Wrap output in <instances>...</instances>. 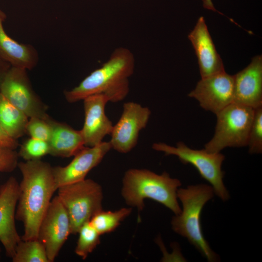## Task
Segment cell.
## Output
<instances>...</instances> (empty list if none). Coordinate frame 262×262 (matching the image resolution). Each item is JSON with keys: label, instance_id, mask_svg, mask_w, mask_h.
I'll return each instance as SVG.
<instances>
[{"label": "cell", "instance_id": "7a4b0ae2", "mask_svg": "<svg viewBox=\"0 0 262 262\" xmlns=\"http://www.w3.org/2000/svg\"><path fill=\"white\" fill-rule=\"evenodd\" d=\"M135 59L128 49H115L109 60L92 71L78 85L65 91L66 100L74 103L91 95L102 94L109 101L124 99L129 92V78L134 72Z\"/></svg>", "mask_w": 262, "mask_h": 262}, {"label": "cell", "instance_id": "9c48e42d", "mask_svg": "<svg viewBox=\"0 0 262 262\" xmlns=\"http://www.w3.org/2000/svg\"><path fill=\"white\" fill-rule=\"evenodd\" d=\"M70 234L68 214L58 196H55L41 221L37 236L46 249L49 262L55 260Z\"/></svg>", "mask_w": 262, "mask_h": 262}, {"label": "cell", "instance_id": "d4e9b609", "mask_svg": "<svg viewBox=\"0 0 262 262\" xmlns=\"http://www.w3.org/2000/svg\"><path fill=\"white\" fill-rule=\"evenodd\" d=\"M37 117L29 118L26 127V133L30 137L48 142L49 139L51 127L49 120Z\"/></svg>", "mask_w": 262, "mask_h": 262}, {"label": "cell", "instance_id": "d6986e66", "mask_svg": "<svg viewBox=\"0 0 262 262\" xmlns=\"http://www.w3.org/2000/svg\"><path fill=\"white\" fill-rule=\"evenodd\" d=\"M29 117L0 92V125L11 138L17 140L26 133Z\"/></svg>", "mask_w": 262, "mask_h": 262}, {"label": "cell", "instance_id": "7402d4cb", "mask_svg": "<svg viewBox=\"0 0 262 262\" xmlns=\"http://www.w3.org/2000/svg\"><path fill=\"white\" fill-rule=\"evenodd\" d=\"M78 233L79 238L75 252L82 259L85 260L99 244L100 235L89 221L85 222L81 226Z\"/></svg>", "mask_w": 262, "mask_h": 262}, {"label": "cell", "instance_id": "f1b7e54d", "mask_svg": "<svg viewBox=\"0 0 262 262\" xmlns=\"http://www.w3.org/2000/svg\"><path fill=\"white\" fill-rule=\"evenodd\" d=\"M203 7L208 10L214 12L218 11L215 8L212 0H202Z\"/></svg>", "mask_w": 262, "mask_h": 262}, {"label": "cell", "instance_id": "44dd1931", "mask_svg": "<svg viewBox=\"0 0 262 262\" xmlns=\"http://www.w3.org/2000/svg\"><path fill=\"white\" fill-rule=\"evenodd\" d=\"M12 260L13 262H49L46 249L38 239H21Z\"/></svg>", "mask_w": 262, "mask_h": 262}, {"label": "cell", "instance_id": "277c9868", "mask_svg": "<svg viewBox=\"0 0 262 262\" xmlns=\"http://www.w3.org/2000/svg\"><path fill=\"white\" fill-rule=\"evenodd\" d=\"M211 186L205 184L179 188L177 195L182 205L180 213L172 219L173 230L186 238L208 262H216L217 255L205 239L201 227L200 214L205 204L214 196Z\"/></svg>", "mask_w": 262, "mask_h": 262}, {"label": "cell", "instance_id": "4316f807", "mask_svg": "<svg viewBox=\"0 0 262 262\" xmlns=\"http://www.w3.org/2000/svg\"><path fill=\"white\" fill-rule=\"evenodd\" d=\"M18 146L17 140L10 137L0 125V146L15 149Z\"/></svg>", "mask_w": 262, "mask_h": 262}, {"label": "cell", "instance_id": "30bf717a", "mask_svg": "<svg viewBox=\"0 0 262 262\" xmlns=\"http://www.w3.org/2000/svg\"><path fill=\"white\" fill-rule=\"evenodd\" d=\"M150 114L148 108L139 103H124L121 116L110 134L112 148L123 153L131 150L137 143L140 131L147 124Z\"/></svg>", "mask_w": 262, "mask_h": 262}, {"label": "cell", "instance_id": "9a60e30c", "mask_svg": "<svg viewBox=\"0 0 262 262\" xmlns=\"http://www.w3.org/2000/svg\"><path fill=\"white\" fill-rule=\"evenodd\" d=\"M234 103L256 109L262 106V57H254L233 75Z\"/></svg>", "mask_w": 262, "mask_h": 262}, {"label": "cell", "instance_id": "83f0119b", "mask_svg": "<svg viewBox=\"0 0 262 262\" xmlns=\"http://www.w3.org/2000/svg\"><path fill=\"white\" fill-rule=\"evenodd\" d=\"M10 67L8 63L0 59V85L4 75Z\"/></svg>", "mask_w": 262, "mask_h": 262}, {"label": "cell", "instance_id": "cb8c5ba5", "mask_svg": "<svg viewBox=\"0 0 262 262\" xmlns=\"http://www.w3.org/2000/svg\"><path fill=\"white\" fill-rule=\"evenodd\" d=\"M246 146L251 154H260L262 152V106L255 109Z\"/></svg>", "mask_w": 262, "mask_h": 262}, {"label": "cell", "instance_id": "ba28073f", "mask_svg": "<svg viewBox=\"0 0 262 262\" xmlns=\"http://www.w3.org/2000/svg\"><path fill=\"white\" fill-rule=\"evenodd\" d=\"M0 92L29 118H50L47 106L32 88L27 69L11 66L2 80Z\"/></svg>", "mask_w": 262, "mask_h": 262}, {"label": "cell", "instance_id": "2e32d148", "mask_svg": "<svg viewBox=\"0 0 262 262\" xmlns=\"http://www.w3.org/2000/svg\"><path fill=\"white\" fill-rule=\"evenodd\" d=\"M188 38L197 58L201 78L225 71L203 16L198 18Z\"/></svg>", "mask_w": 262, "mask_h": 262}, {"label": "cell", "instance_id": "e0dca14e", "mask_svg": "<svg viewBox=\"0 0 262 262\" xmlns=\"http://www.w3.org/2000/svg\"><path fill=\"white\" fill-rule=\"evenodd\" d=\"M6 18V14L0 9V59L11 66L33 69L38 60L36 50L31 45L19 43L7 34L3 27Z\"/></svg>", "mask_w": 262, "mask_h": 262}, {"label": "cell", "instance_id": "3957f363", "mask_svg": "<svg viewBox=\"0 0 262 262\" xmlns=\"http://www.w3.org/2000/svg\"><path fill=\"white\" fill-rule=\"evenodd\" d=\"M121 194L126 203L139 211L144 200L150 198L168 208L175 215L180 213L177 195L180 181L166 172L159 175L147 169H130L123 177Z\"/></svg>", "mask_w": 262, "mask_h": 262}, {"label": "cell", "instance_id": "4fadbf2b", "mask_svg": "<svg viewBox=\"0 0 262 262\" xmlns=\"http://www.w3.org/2000/svg\"><path fill=\"white\" fill-rule=\"evenodd\" d=\"M18 195L19 183L14 177L0 186V242L6 256L11 258L21 240L15 224Z\"/></svg>", "mask_w": 262, "mask_h": 262}, {"label": "cell", "instance_id": "ac0fdd59", "mask_svg": "<svg viewBox=\"0 0 262 262\" xmlns=\"http://www.w3.org/2000/svg\"><path fill=\"white\" fill-rule=\"evenodd\" d=\"M51 132L48 144L49 154L57 157L74 156L84 146L81 130H74L66 124L49 120Z\"/></svg>", "mask_w": 262, "mask_h": 262}, {"label": "cell", "instance_id": "6da1fadb", "mask_svg": "<svg viewBox=\"0 0 262 262\" xmlns=\"http://www.w3.org/2000/svg\"><path fill=\"white\" fill-rule=\"evenodd\" d=\"M17 167L22 176L16 219L22 222L23 240L37 239L41 221L57 190L52 167L40 160L19 162Z\"/></svg>", "mask_w": 262, "mask_h": 262}, {"label": "cell", "instance_id": "ffe728a7", "mask_svg": "<svg viewBox=\"0 0 262 262\" xmlns=\"http://www.w3.org/2000/svg\"><path fill=\"white\" fill-rule=\"evenodd\" d=\"M131 211V208H122L115 211L101 209L89 222L100 235L109 233L114 230L130 214Z\"/></svg>", "mask_w": 262, "mask_h": 262}, {"label": "cell", "instance_id": "f546056e", "mask_svg": "<svg viewBox=\"0 0 262 262\" xmlns=\"http://www.w3.org/2000/svg\"><path fill=\"white\" fill-rule=\"evenodd\" d=\"M0 258H1V249L0 248Z\"/></svg>", "mask_w": 262, "mask_h": 262}, {"label": "cell", "instance_id": "8fae6325", "mask_svg": "<svg viewBox=\"0 0 262 262\" xmlns=\"http://www.w3.org/2000/svg\"><path fill=\"white\" fill-rule=\"evenodd\" d=\"M205 110L217 114L234 102L233 75L224 71L202 78L188 95Z\"/></svg>", "mask_w": 262, "mask_h": 262}, {"label": "cell", "instance_id": "8992f818", "mask_svg": "<svg viewBox=\"0 0 262 262\" xmlns=\"http://www.w3.org/2000/svg\"><path fill=\"white\" fill-rule=\"evenodd\" d=\"M57 190L70 219L71 234L78 233L81 226L102 209L101 187L91 179L63 185Z\"/></svg>", "mask_w": 262, "mask_h": 262}, {"label": "cell", "instance_id": "484cf974", "mask_svg": "<svg viewBox=\"0 0 262 262\" xmlns=\"http://www.w3.org/2000/svg\"><path fill=\"white\" fill-rule=\"evenodd\" d=\"M18 157L15 149L0 146V172L13 171L17 167Z\"/></svg>", "mask_w": 262, "mask_h": 262}, {"label": "cell", "instance_id": "7c38bea8", "mask_svg": "<svg viewBox=\"0 0 262 262\" xmlns=\"http://www.w3.org/2000/svg\"><path fill=\"white\" fill-rule=\"evenodd\" d=\"M111 148L109 142L102 141L92 147L84 146L67 165L52 167L56 189L84 180L89 172L101 162Z\"/></svg>", "mask_w": 262, "mask_h": 262}, {"label": "cell", "instance_id": "5b68a950", "mask_svg": "<svg viewBox=\"0 0 262 262\" xmlns=\"http://www.w3.org/2000/svg\"><path fill=\"white\" fill-rule=\"evenodd\" d=\"M255 109L232 103L216 114L214 135L204 146L211 153H218L228 147L247 146Z\"/></svg>", "mask_w": 262, "mask_h": 262}, {"label": "cell", "instance_id": "603a6c76", "mask_svg": "<svg viewBox=\"0 0 262 262\" xmlns=\"http://www.w3.org/2000/svg\"><path fill=\"white\" fill-rule=\"evenodd\" d=\"M49 151L48 142L30 137L22 144L18 154L25 161H36L49 154Z\"/></svg>", "mask_w": 262, "mask_h": 262}, {"label": "cell", "instance_id": "52a82bcc", "mask_svg": "<svg viewBox=\"0 0 262 262\" xmlns=\"http://www.w3.org/2000/svg\"><path fill=\"white\" fill-rule=\"evenodd\" d=\"M152 147L165 155L176 156L183 164L193 165L201 176L211 183L214 194L224 201L229 199V193L223 180L225 172L222 170V165L225 158L223 154L209 152L204 148L194 149L182 142H178L175 147L155 143Z\"/></svg>", "mask_w": 262, "mask_h": 262}, {"label": "cell", "instance_id": "5bb4252c", "mask_svg": "<svg viewBox=\"0 0 262 262\" xmlns=\"http://www.w3.org/2000/svg\"><path fill=\"white\" fill-rule=\"evenodd\" d=\"M84 122L81 130L84 146L92 147L98 145L113 128L112 121L105 114V107L109 102L106 96L96 94L83 99Z\"/></svg>", "mask_w": 262, "mask_h": 262}]
</instances>
